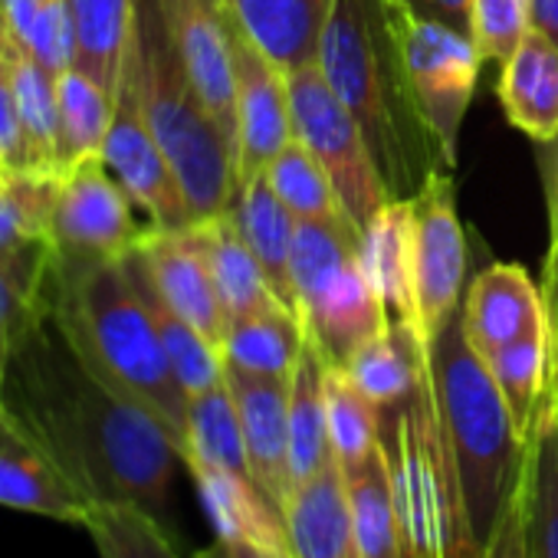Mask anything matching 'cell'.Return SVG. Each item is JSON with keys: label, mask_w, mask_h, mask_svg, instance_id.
<instances>
[{"label": "cell", "mask_w": 558, "mask_h": 558, "mask_svg": "<svg viewBox=\"0 0 558 558\" xmlns=\"http://www.w3.org/2000/svg\"><path fill=\"white\" fill-rule=\"evenodd\" d=\"M0 408L50 453L89 506L132 502L174 532V480L184 457L155 414L83 359L53 306L47 276L11 349Z\"/></svg>", "instance_id": "1"}, {"label": "cell", "mask_w": 558, "mask_h": 558, "mask_svg": "<svg viewBox=\"0 0 558 558\" xmlns=\"http://www.w3.org/2000/svg\"><path fill=\"white\" fill-rule=\"evenodd\" d=\"M47 290L83 359L112 388L155 414L178 450H184L187 395L122 259H83L53 250Z\"/></svg>", "instance_id": "2"}, {"label": "cell", "mask_w": 558, "mask_h": 558, "mask_svg": "<svg viewBox=\"0 0 558 558\" xmlns=\"http://www.w3.org/2000/svg\"><path fill=\"white\" fill-rule=\"evenodd\" d=\"M430 385L470 542L480 558L519 486L525 437L519 434L486 359L470 345L460 306L430 336Z\"/></svg>", "instance_id": "3"}, {"label": "cell", "mask_w": 558, "mask_h": 558, "mask_svg": "<svg viewBox=\"0 0 558 558\" xmlns=\"http://www.w3.org/2000/svg\"><path fill=\"white\" fill-rule=\"evenodd\" d=\"M125 60L148 129L187 197L194 223L223 214L236 194L233 151L181 63L161 0H132Z\"/></svg>", "instance_id": "4"}, {"label": "cell", "mask_w": 558, "mask_h": 558, "mask_svg": "<svg viewBox=\"0 0 558 558\" xmlns=\"http://www.w3.org/2000/svg\"><path fill=\"white\" fill-rule=\"evenodd\" d=\"M316 63L329 89L359 122L391 194L398 187H421L427 174H421L414 148L430 135L401 93L375 0H332Z\"/></svg>", "instance_id": "5"}, {"label": "cell", "mask_w": 558, "mask_h": 558, "mask_svg": "<svg viewBox=\"0 0 558 558\" xmlns=\"http://www.w3.org/2000/svg\"><path fill=\"white\" fill-rule=\"evenodd\" d=\"M391 411L385 447L408 558H476L430 378Z\"/></svg>", "instance_id": "6"}, {"label": "cell", "mask_w": 558, "mask_h": 558, "mask_svg": "<svg viewBox=\"0 0 558 558\" xmlns=\"http://www.w3.org/2000/svg\"><path fill=\"white\" fill-rule=\"evenodd\" d=\"M290 276L306 342L326 365H345L355 349L381 336L391 316L359 259V230L300 220Z\"/></svg>", "instance_id": "7"}, {"label": "cell", "mask_w": 558, "mask_h": 558, "mask_svg": "<svg viewBox=\"0 0 558 558\" xmlns=\"http://www.w3.org/2000/svg\"><path fill=\"white\" fill-rule=\"evenodd\" d=\"M375 4L401 93L421 129L430 135L444 168H453L483 57L470 34L430 17L414 0H375Z\"/></svg>", "instance_id": "8"}, {"label": "cell", "mask_w": 558, "mask_h": 558, "mask_svg": "<svg viewBox=\"0 0 558 558\" xmlns=\"http://www.w3.org/2000/svg\"><path fill=\"white\" fill-rule=\"evenodd\" d=\"M287 86L293 109V135L319 158L352 227L362 233L395 194L385 184L359 122L329 89L319 63H306L287 73Z\"/></svg>", "instance_id": "9"}, {"label": "cell", "mask_w": 558, "mask_h": 558, "mask_svg": "<svg viewBox=\"0 0 558 558\" xmlns=\"http://www.w3.org/2000/svg\"><path fill=\"white\" fill-rule=\"evenodd\" d=\"M135 201L116 181L102 158H89L60 174L50 243L60 256L119 259L151 230L138 223Z\"/></svg>", "instance_id": "10"}, {"label": "cell", "mask_w": 558, "mask_h": 558, "mask_svg": "<svg viewBox=\"0 0 558 558\" xmlns=\"http://www.w3.org/2000/svg\"><path fill=\"white\" fill-rule=\"evenodd\" d=\"M102 161L116 174V181L129 191V197L138 204V210L148 214L151 227L181 230L194 223L187 197L161 145L155 142L148 129L129 60L122 63V76L112 96V122H109L106 145H102Z\"/></svg>", "instance_id": "11"}, {"label": "cell", "mask_w": 558, "mask_h": 558, "mask_svg": "<svg viewBox=\"0 0 558 558\" xmlns=\"http://www.w3.org/2000/svg\"><path fill=\"white\" fill-rule=\"evenodd\" d=\"M417 243V313L430 339L457 310L466 272V236L457 217L453 181L447 171H427L414 191Z\"/></svg>", "instance_id": "12"}, {"label": "cell", "mask_w": 558, "mask_h": 558, "mask_svg": "<svg viewBox=\"0 0 558 558\" xmlns=\"http://www.w3.org/2000/svg\"><path fill=\"white\" fill-rule=\"evenodd\" d=\"M161 8L197 96L220 125L230 151H236V24L227 0H161Z\"/></svg>", "instance_id": "13"}, {"label": "cell", "mask_w": 558, "mask_h": 558, "mask_svg": "<svg viewBox=\"0 0 558 558\" xmlns=\"http://www.w3.org/2000/svg\"><path fill=\"white\" fill-rule=\"evenodd\" d=\"M236 70V187L259 178L269 161L283 151L293 135V109L287 73L269 63L240 31L233 37Z\"/></svg>", "instance_id": "14"}, {"label": "cell", "mask_w": 558, "mask_h": 558, "mask_svg": "<svg viewBox=\"0 0 558 558\" xmlns=\"http://www.w3.org/2000/svg\"><path fill=\"white\" fill-rule=\"evenodd\" d=\"M223 381L236 401L250 476L259 493L283 512L293 499L290 473V378L250 375L223 365Z\"/></svg>", "instance_id": "15"}, {"label": "cell", "mask_w": 558, "mask_h": 558, "mask_svg": "<svg viewBox=\"0 0 558 558\" xmlns=\"http://www.w3.org/2000/svg\"><path fill=\"white\" fill-rule=\"evenodd\" d=\"M138 253L155 279L158 293L165 296V303L184 323H191L214 349H220L230 323L214 287L197 223L181 227V230L151 227L145 240L138 243Z\"/></svg>", "instance_id": "16"}, {"label": "cell", "mask_w": 558, "mask_h": 558, "mask_svg": "<svg viewBox=\"0 0 558 558\" xmlns=\"http://www.w3.org/2000/svg\"><path fill=\"white\" fill-rule=\"evenodd\" d=\"M0 509L83 525L89 502L50 453L0 408Z\"/></svg>", "instance_id": "17"}, {"label": "cell", "mask_w": 558, "mask_h": 558, "mask_svg": "<svg viewBox=\"0 0 558 558\" xmlns=\"http://www.w3.org/2000/svg\"><path fill=\"white\" fill-rule=\"evenodd\" d=\"M460 313H463L466 339L483 359H489L496 349L515 342L529 329L548 323L542 290L515 263L486 266L470 283V293H466Z\"/></svg>", "instance_id": "18"}, {"label": "cell", "mask_w": 558, "mask_h": 558, "mask_svg": "<svg viewBox=\"0 0 558 558\" xmlns=\"http://www.w3.org/2000/svg\"><path fill=\"white\" fill-rule=\"evenodd\" d=\"M414 230V197H391L359 233V259L372 279V287L378 290L388 316L421 329Z\"/></svg>", "instance_id": "19"}, {"label": "cell", "mask_w": 558, "mask_h": 558, "mask_svg": "<svg viewBox=\"0 0 558 558\" xmlns=\"http://www.w3.org/2000/svg\"><path fill=\"white\" fill-rule=\"evenodd\" d=\"M187 473L197 486V499L217 538L243 542L279 558H296L283 512L259 493V486L250 476L201 463H191Z\"/></svg>", "instance_id": "20"}, {"label": "cell", "mask_w": 558, "mask_h": 558, "mask_svg": "<svg viewBox=\"0 0 558 558\" xmlns=\"http://www.w3.org/2000/svg\"><path fill=\"white\" fill-rule=\"evenodd\" d=\"M236 31L283 73L316 63L332 0H227Z\"/></svg>", "instance_id": "21"}, {"label": "cell", "mask_w": 558, "mask_h": 558, "mask_svg": "<svg viewBox=\"0 0 558 558\" xmlns=\"http://www.w3.org/2000/svg\"><path fill=\"white\" fill-rule=\"evenodd\" d=\"M342 368L375 408L391 411L430 378V339L417 326L391 319V326L355 349Z\"/></svg>", "instance_id": "22"}, {"label": "cell", "mask_w": 558, "mask_h": 558, "mask_svg": "<svg viewBox=\"0 0 558 558\" xmlns=\"http://www.w3.org/2000/svg\"><path fill=\"white\" fill-rule=\"evenodd\" d=\"M287 529L296 558H365L339 460L296 486L287 506Z\"/></svg>", "instance_id": "23"}, {"label": "cell", "mask_w": 558, "mask_h": 558, "mask_svg": "<svg viewBox=\"0 0 558 558\" xmlns=\"http://www.w3.org/2000/svg\"><path fill=\"white\" fill-rule=\"evenodd\" d=\"M496 96L519 132L538 145L558 138V47L529 31L502 63Z\"/></svg>", "instance_id": "24"}, {"label": "cell", "mask_w": 558, "mask_h": 558, "mask_svg": "<svg viewBox=\"0 0 558 558\" xmlns=\"http://www.w3.org/2000/svg\"><path fill=\"white\" fill-rule=\"evenodd\" d=\"M119 259H122L135 293L142 296V303H145V310H148V316H151V323L158 329L161 349H165V355L171 362V372H174L181 391L187 395V401L210 391V388H217V385H223V355H220V349H214L191 323H184L165 303V296L158 293L138 246L129 250Z\"/></svg>", "instance_id": "25"}, {"label": "cell", "mask_w": 558, "mask_h": 558, "mask_svg": "<svg viewBox=\"0 0 558 558\" xmlns=\"http://www.w3.org/2000/svg\"><path fill=\"white\" fill-rule=\"evenodd\" d=\"M230 214L250 243L269 290L279 296V303L296 313V293H293V276H290V256H293V236H296V217L287 210L266 181V174L246 181L236 187L230 201Z\"/></svg>", "instance_id": "26"}, {"label": "cell", "mask_w": 558, "mask_h": 558, "mask_svg": "<svg viewBox=\"0 0 558 558\" xmlns=\"http://www.w3.org/2000/svg\"><path fill=\"white\" fill-rule=\"evenodd\" d=\"M0 47H4V66L11 80V93L21 112V125L31 148V165L37 174H57V148H60V102H57V76L34 57V50L14 37L0 17Z\"/></svg>", "instance_id": "27"}, {"label": "cell", "mask_w": 558, "mask_h": 558, "mask_svg": "<svg viewBox=\"0 0 558 558\" xmlns=\"http://www.w3.org/2000/svg\"><path fill=\"white\" fill-rule=\"evenodd\" d=\"M197 233H201V243H204V253H207V266H210V276H214L220 306L227 313V323H236V319H246V316L283 306V303H279V296L269 290L266 276H263L250 243L243 240L230 207L223 214L210 217V220H197Z\"/></svg>", "instance_id": "28"}, {"label": "cell", "mask_w": 558, "mask_h": 558, "mask_svg": "<svg viewBox=\"0 0 558 558\" xmlns=\"http://www.w3.org/2000/svg\"><path fill=\"white\" fill-rule=\"evenodd\" d=\"M522 499L529 558H558V424L548 395L525 434Z\"/></svg>", "instance_id": "29"}, {"label": "cell", "mask_w": 558, "mask_h": 558, "mask_svg": "<svg viewBox=\"0 0 558 558\" xmlns=\"http://www.w3.org/2000/svg\"><path fill=\"white\" fill-rule=\"evenodd\" d=\"M355 535L365 558H408L404 529L395 506L391 489V466H388V447L385 440L355 466L342 470Z\"/></svg>", "instance_id": "30"}, {"label": "cell", "mask_w": 558, "mask_h": 558, "mask_svg": "<svg viewBox=\"0 0 558 558\" xmlns=\"http://www.w3.org/2000/svg\"><path fill=\"white\" fill-rule=\"evenodd\" d=\"M303 349H306V329L300 316L287 306L230 323L220 342V355L227 368L269 375V378H290Z\"/></svg>", "instance_id": "31"}, {"label": "cell", "mask_w": 558, "mask_h": 558, "mask_svg": "<svg viewBox=\"0 0 558 558\" xmlns=\"http://www.w3.org/2000/svg\"><path fill=\"white\" fill-rule=\"evenodd\" d=\"M326 362L316 345L306 342L293 375H290V473L293 493L319 470H326L336 453L326 421Z\"/></svg>", "instance_id": "32"}, {"label": "cell", "mask_w": 558, "mask_h": 558, "mask_svg": "<svg viewBox=\"0 0 558 558\" xmlns=\"http://www.w3.org/2000/svg\"><path fill=\"white\" fill-rule=\"evenodd\" d=\"M76 34V70L116 96L129 37H132V0H66Z\"/></svg>", "instance_id": "33"}, {"label": "cell", "mask_w": 558, "mask_h": 558, "mask_svg": "<svg viewBox=\"0 0 558 558\" xmlns=\"http://www.w3.org/2000/svg\"><path fill=\"white\" fill-rule=\"evenodd\" d=\"M181 457H184V466L201 463V466H217V470L250 476L243 424H240V411L227 381L187 401V434H184Z\"/></svg>", "instance_id": "34"}, {"label": "cell", "mask_w": 558, "mask_h": 558, "mask_svg": "<svg viewBox=\"0 0 558 558\" xmlns=\"http://www.w3.org/2000/svg\"><path fill=\"white\" fill-rule=\"evenodd\" d=\"M57 102H60V148L57 168L60 174L102 158V145L112 122V96L93 83L83 70H66L57 76Z\"/></svg>", "instance_id": "35"}, {"label": "cell", "mask_w": 558, "mask_h": 558, "mask_svg": "<svg viewBox=\"0 0 558 558\" xmlns=\"http://www.w3.org/2000/svg\"><path fill=\"white\" fill-rule=\"evenodd\" d=\"M509 411L525 437L545 395H548V378H551V326H535L515 342L496 349L486 359Z\"/></svg>", "instance_id": "36"}, {"label": "cell", "mask_w": 558, "mask_h": 558, "mask_svg": "<svg viewBox=\"0 0 558 558\" xmlns=\"http://www.w3.org/2000/svg\"><path fill=\"white\" fill-rule=\"evenodd\" d=\"M263 174H266L272 194L287 204V210L296 220L352 227V220L332 187V178L326 174L319 158L300 138H293L283 151H279Z\"/></svg>", "instance_id": "37"}, {"label": "cell", "mask_w": 558, "mask_h": 558, "mask_svg": "<svg viewBox=\"0 0 558 558\" xmlns=\"http://www.w3.org/2000/svg\"><path fill=\"white\" fill-rule=\"evenodd\" d=\"M83 529L89 532L99 558H181L174 532L132 502L89 506Z\"/></svg>", "instance_id": "38"}, {"label": "cell", "mask_w": 558, "mask_h": 558, "mask_svg": "<svg viewBox=\"0 0 558 558\" xmlns=\"http://www.w3.org/2000/svg\"><path fill=\"white\" fill-rule=\"evenodd\" d=\"M326 421L339 466L362 463L385 440V411L375 408L339 365H326Z\"/></svg>", "instance_id": "39"}, {"label": "cell", "mask_w": 558, "mask_h": 558, "mask_svg": "<svg viewBox=\"0 0 558 558\" xmlns=\"http://www.w3.org/2000/svg\"><path fill=\"white\" fill-rule=\"evenodd\" d=\"M50 259H53L50 240H31L0 253V381H4V368L17 342V332L40 296Z\"/></svg>", "instance_id": "40"}, {"label": "cell", "mask_w": 558, "mask_h": 558, "mask_svg": "<svg viewBox=\"0 0 558 558\" xmlns=\"http://www.w3.org/2000/svg\"><path fill=\"white\" fill-rule=\"evenodd\" d=\"M57 174H0V253L50 240Z\"/></svg>", "instance_id": "41"}, {"label": "cell", "mask_w": 558, "mask_h": 558, "mask_svg": "<svg viewBox=\"0 0 558 558\" xmlns=\"http://www.w3.org/2000/svg\"><path fill=\"white\" fill-rule=\"evenodd\" d=\"M532 31L529 0H470V37L483 60L506 63Z\"/></svg>", "instance_id": "42"}, {"label": "cell", "mask_w": 558, "mask_h": 558, "mask_svg": "<svg viewBox=\"0 0 558 558\" xmlns=\"http://www.w3.org/2000/svg\"><path fill=\"white\" fill-rule=\"evenodd\" d=\"M545 197H548V253L542 266V300L548 323L558 319V138L545 142Z\"/></svg>", "instance_id": "43"}, {"label": "cell", "mask_w": 558, "mask_h": 558, "mask_svg": "<svg viewBox=\"0 0 558 558\" xmlns=\"http://www.w3.org/2000/svg\"><path fill=\"white\" fill-rule=\"evenodd\" d=\"M480 558H529V542H525V499H522V476L519 486L512 493V499L506 502L486 548L480 551Z\"/></svg>", "instance_id": "44"}, {"label": "cell", "mask_w": 558, "mask_h": 558, "mask_svg": "<svg viewBox=\"0 0 558 558\" xmlns=\"http://www.w3.org/2000/svg\"><path fill=\"white\" fill-rule=\"evenodd\" d=\"M414 4L430 17L470 34V0H414Z\"/></svg>", "instance_id": "45"}, {"label": "cell", "mask_w": 558, "mask_h": 558, "mask_svg": "<svg viewBox=\"0 0 558 558\" xmlns=\"http://www.w3.org/2000/svg\"><path fill=\"white\" fill-rule=\"evenodd\" d=\"M194 558H279V555H269V551L253 548V545H243V542H223V538H217L214 545L194 551Z\"/></svg>", "instance_id": "46"}, {"label": "cell", "mask_w": 558, "mask_h": 558, "mask_svg": "<svg viewBox=\"0 0 558 558\" xmlns=\"http://www.w3.org/2000/svg\"><path fill=\"white\" fill-rule=\"evenodd\" d=\"M529 4H532V31H538L558 47V0H529Z\"/></svg>", "instance_id": "47"}, {"label": "cell", "mask_w": 558, "mask_h": 558, "mask_svg": "<svg viewBox=\"0 0 558 558\" xmlns=\"http://www.w3.org/2000/svg\"><path fill=\"white\" fill-rule=\"evenodd\" d=\"M548 404L558 424V319L551 323V378H548Z\"/></svg>", "instance_id": "48"}]
</instances>
